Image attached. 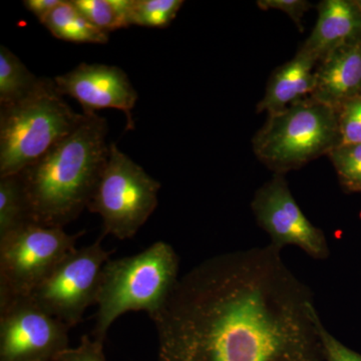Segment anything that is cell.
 Returning <instances> with one entry per match:
<instances>
[{
  "label": "cell",
  "mask_w": 361,
  "mask_h": 361,
  "mask_svg": "<svg viewBox=\"0 0 361 361\" xmlns=\"http://www.w3.org/2000/svg\"><path fill=\"white\" fill-rule=\"evenodd\" d=\"M151 319L158 361H327L313 293L272 244L207 259Z\"/></svg>",
  "instance_id": "6da1fadb"
},
{
  "label": "cell",
  "mask_w": 361,
  "mask_h": 361,
  "mask_svg": "<svg viewBox=\"0 0 361 361\" xmlns=\"http://www.w3.org/2000/svg\"><path fill=\"white\" fill-rule=\"evenodd\" d=\"M20 173L30 220L63 228L89 207L110 153L108 122L97 113Z\"/></svg>",
  "instance_id": "7a4b0ae2"
},
{
  "label": "cell",
  "mask_w": 361,
  "mask_h": 361,
  "mask_svg": "<svg viewBox=\"0 0 361 361\" xmlns=\"http://www.w3.org/2000/svg\"><path fill=\"white\" fill-rule=\"evenodd\" d=\"M66 103L54 78H39L25 97L0 106V177L18 175L84 122Z\"/></svg>",
  "instance_id": "3957f363"
},
{
  "label": "cell",
  "mask_w": 361,
  "mask_h": 361,
  "mask_svg": "<svg viewBox=\"0 0 361 361\" xmlns=\"http://www.w3.org/2000/svg\"><path fill=\"white\" fill-rule=\"evenodd\" d=\"M179 280V257L164 241L144 251L109 259L97 293L94 338L104 342L111 324L129 311H146L152 317L167 301Z\"/></svg>",
  "instance_id": "277c9868"
},
{
  "label": "cell",
  "mask_w": 361,
  "mask_h": 361,
  "mask_svg": "<svg viewBox=\"0 0 361 361\" xmlns=\"http://www.w3.org/2000/svg\"><path fill=\"white\" fill-rule=\"evenodd\" d=\"M252 142L266 167L285 175L341 145L338 111L306 97L268 115Z\"/></svg>",
  "instance_id": "5b68a950"
},
{
  "label": "cell",
  "mask_w": 361,
  "mask_h": 361,
  "mask_svg": "<svg viewBox=\"0 0 361 361\" xmlns=\"http://www.w3.org/2000/svg\"><path fill=\"white\" fill-rule=\"evenodd\" d=\"M160 189L159 180L113 142L87 209L103 220L102 236L130 239L158 207Z\"/></svg>",
  "instance_id": "8992f818"
},
{
  "label": "cell",
  "mask_w": 361,
  "mask_h": 361,
  "mask_svg": "<svg viewBox=\"0 0 361 361\" xmlns=\"http://www.w3.org/2000/svg\"><path fill=\"white\" fill-rule=\"evenodd\" d=\"M82 234L28 223L0 238V303L32 296Z\"/></svg>",
  "instance_id": "52a82bcc"
},
{
  "label": "cell",
  "mask_w": 361,
  "mask_h": 361,
  "mask_svg": "<svg viewBox=\"0 0 361 361\" xmlns=\"http://www.w3.org/2000/svg\"><path fill=\"white\" fill-rule=\"evenodd\" d=\"M103 238L71 251L30 296L70 329L82 322L90 305L97 304L102 272L111 254L102 246Z\"/></svg>",
  "instance_id": "ba28073f"
},
{
  "label": "cell",
  "mask_w": 361,
  "mask_h": 361,
  "mask_svg": "<svg viewBox=\"0 0 361 361\" xmlns=\"http://www.w3.org/2000/svg\"><path fill=\"white\" fill-rule=\"evenodd\" d=\"M68 329L30 296L0 303V361H56L70 348Z\"/></svg>",
  "instance_id": "9c48e42d"
},
{
  "label": "cell",
  "mask_w": 361,
  "mask_h": 361,
  "mask_svg": "<svg viewBox=\"0 0 361 361\" xmlns=\"http://www.w3.org/2000/svg\"><path fill=\"white\" fill-rule=\"evenodd\" d=\"M251 208L273 246L281 250L285 246H296L317 260L329 258L324 232L304 215L284 175L274 174L266 182L254 195Z\"/></svg>",
  "instance_id": "30bf717a"
},
{
  "label": "cell",
  "mask_w": 361,
  "mask_h": 361,
  "mask_svg": "<svg viewBox=\"0 0 361 361\" xmlns=\"http://www.w3.org/2000/svg\"><path fill=\"white\" fill-rule=\"evenodd\" d=\"M54 80L63 96L77 99L82 113H97L104 109L118 110L126 116V129H135L133 111L139 94L122 68L82 63Z\"/></svg>",
  "instance_id": "8fae6325"
},
{
  "label": "cell",
  "mask_w": 361,
  "mask_h": 361,
  "mask_svg": "<svg viewBox=\"0 0 361 361\" xmlns=\"http://www.w3.org/2000/svg\"><path fill=\"white\" fill-rule=\"evenodd\" d=\"M311 97L338 111L361 96V39L334 49L318 63Z\"/></svg>",
  "instance_id": "7c38bea8"
},
{
  "label": "cell",
  "mask_w": 361,
  "mask_h": 361,
  "mask_svg": "<svg viewBox=\"0 0 361 361\" xmlns=\"http://www.w3.org/2000/svg\"><path fill=\"white\" fill-rule=\"evenodd\" d=\"M361 39V11L355 0H323L318 18L303 49L322 61L342 45Z\"/></svg>",
  "instance_id": "4fadbf2b"
},
{
  "label": "cell",
  "mask_w": 361,
  "mask_h": 361,
  "mask_svg": "<svg viewBox=\"0 0 361 361\" xmlns=\"http://www.w3.org/2000/svg\"><path fill=\"white\" fill-rule=\"evenodd\" d=\"M314 56L301 47L288 63L279 66L271 75L264 97L258 104L259 113H276L290 104L310 97L316 87Z\"/></svg>",
  "instance_id": "5bb4252c"
},
{
  "label": "cell",
  "mask_w": 361,
  "mask_h": 361,
  "mask_svg": "<svg viewBox=\"0 0 361 361\" xmlns=\"http://www.w3.org/2000/svg\"><path fill=\"white\" fill-rule=\"evenodd\" d=\"M56 39L77 44H106L108 33L94 27L73 4V0H61L42 23Z\"/></svg>",
  "instance_id": "9a60e30c"
},
{
  "label": "cell",
  "mask_w": 361,
  "mask_h": 361,
  "mask_svg": "<svg viewBox=\"0 0 361 361\" xmlns=\"http://www.w3.org/2000/svg\"><path fill=\"white\" fill-rule=\"evenodd\" d=\"M39 80L11 49L0 47V106L20 101Z\"/></svg>",
  "instance_id": "2e32d148"
},
{
  "label": "cell",
  "mask_w": 361,
  "mask_h": 361,
  "mask_svg": "<svg viewBox=\"0 0 361 361\" xmlns=\"http://www.w3.org/2000/svg\"><path fill=\"white\" fill-rule=\"evenodd\" d=\"M28 223L32 222L20 175L0 177V238Z\"/></svg>",
  "instance_id": "e0dca14e"
},
{
  "label": "cell",
  "mask_w": 361,
  "mask_h": 361,
  "mask_svg": "<svg viewBox=\"0 0 361 361\" xmlns=\"http://www.w3.org/2000/svg\"><path fill=\"white\" fill-rule=\"evenodd\" d=\"M183 0H132L128 25L166 28L175 20Z\"/></svg>",
  "instance_id": "ac0fdd59"
},
{
  "label": "cell",
  "mask_w": 361,
  "mask_h": 361,
  "mask_svg": "<svg viewBox=\"0 0 361 361\" xmlns=\"http://www.w3.org/2000/svg\"><path fill=\"white\" fill-rule=\"evenodd\" d=\"M82 16L101 32L129 27L121 0H73Z\"/></svg>",
  "instance_id": "d6986e66"
},
{
  "label": "cell",
  "mask_w": 361,
  "mask_h": 361,
  "mask_svg": "<svg viewBox=\"0 0 361 361\" xmlns=\"http://www.w3.org/2000/svg\"><path fill=\"white\" fill-rule=\"evenodd\" d=\"M329 157L342 187L361 193V144L338 145Z\"/></svg>",
  "instance_id": "ffe728a7"
},
{
  "label": "cell",
  "mask_w": 361,
  "mask_h": 361,
  "mask_svg": "<svg viewBox=\"0 0 361 361\" xmlns=\"http://www.w3.org/2000/svg\"><path fill=\"white\" fill-rule=\"evenodd\" d=\"M338 120L341 144H361V96L342 104Z\"/></svg>",
  "instance_id": "44dd1931"
},
{
  "label": "cell",
  "mask_w": 361,
  "mask_h": 361,
  "mask_svg": "<svg viewBox=\"0 0 361 361\" xmlns=\"http://www.w3.org/2000/svg\"><path fill=\"white\" fill-rule=\"evenodd\" d=\"M56 361H106L104 342L84 336L77 348L66 349Z\"/></svg>",
  "instance_id": "7402d4cb"
},
{
  "label": "cell",
  "mask_w": 361,
  "mask_h": 361,
  "mask_svg": "<svg viewBox=\"0 0 361 361\" xmlns=\"http://www.w3.org/2000/svg\"><path fill=\"white\" fill-rule=\"evenodd\" d=\"M257 6L263 11L277 9V11H283L301 32H303L304 14L312 7V4L306 0H258Z\"/></svg>",
  "instance_id": "603a6c76"
},
{
  "label": "cell",
  "mask_w": 361,
  "mask_h": 361,
  "mask_svg": "<svg viewBox=\"0 0 361 361\" xmlns=\"http://www.w3.org/2000/svg\"><path fill=\"white\" fill-rule=\"evenodd\" d=\"M322 341L327 361H361V355L344 345L323 326Z\"/></svg>",
  "instance_id": "cb8c5ba5"
},
{
  "label": "cell",
  "mask_w": 361,
  "mask_h": 361,
  "mask_svg": "<svg viewBox=\"0 0 361 361\" xmlns=\"http://www.w3.org/2000/svg\"><path fill=\"white\" fill-rule=\"evenodd\" d=\"M61 0H25L23 6L39 20L44 23L51 11L61 4Z\"/></svg>",
  "instance_id": "d4e9b609"
},
{
  "label": "cell",
  "mask_w": 361,
  "mask_h": 361,
  "mask_svg": "<svg viewBox=\"0 0 361 361\" xmlns=\"http://www.w3.org/2000/svg\"><path fill=\"white\" fill-rule=\"evenodd\" d=\"M356 4H357L358 7H360L361 11V0H355Z\"/></svg>",
  "instance_id": "484cf974"
}]
</instances>
